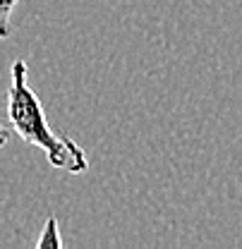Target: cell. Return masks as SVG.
<instances>
[{"label":"cell","mask_w":242,"mask_h":249,"mask_svg":"<svg viewBox=\"0 0 242 249\" xmlns=\"http://www.w3.org/2000/svg\"><path fill=\"white\" fill-rule=\"evenodd\" d=\"M29 72L27 62L15 60L10 70V89H7V120L12 124L15 134L31 146L41 149L46 160L72 175H82L89 168V158L79 144H74L70 137L58 134L51 124L48 115L38 101L36 91L29 87Z\"/></svg>","instance_id":"1"},{"label":"cell","mask_w":242,"mask_h":249,"mask_svg":"<svg viewBox=\"0 0 242 249\" xmlns=\"http://www.w3.org/2000/svg\"><path fill=\"white\" fill-rule=\"evenodd\" d=\"M36 247L38 249H60L62 247V237L58 232V220L53 216L46 218V225L41 230V237L36 240Z\"/></svg>","instance_id":"2"},{"label":"cell","mask_w":242,"mask_h":249,"mask_svg":"<svg viewBox=\"0 0 242 249\" xmlns=\"http://www.w3.org/2000/svg\"><path fill=\"white\" fill-rule=\"evenodd\" d=\"M19 0H0V38H7L12 31V15Z\"/></svg>","instance_id":"3"},{"label":"cell","mask_w":242,"mask_h":249,"mask_svg":"<svg viewBox=\"0 0 242 249\" xmlns=\"http://www.w3.org/2000/svg\"><path fill=\"white\" fill-rule=\"evenodd\" d=\"M7 139H10V129L0 123V146H5V144H7Z\"/></svg>","instance_id":"4"}]
</instances>
